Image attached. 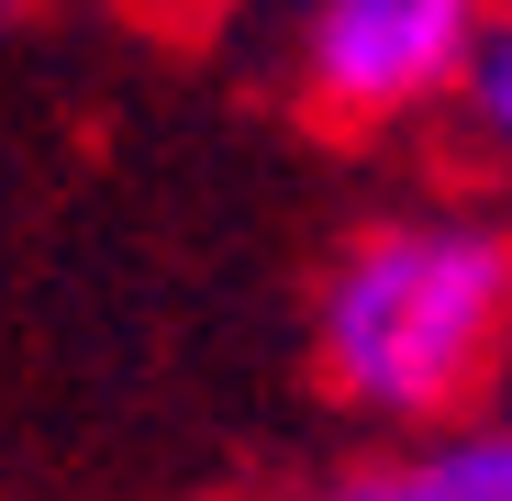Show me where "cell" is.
I'll return each mask as SVG.
<instances>
[{"label":"cell","mask_w":512,"mask_h":501,"mask_svg":"<svg viewBox=\"0 0 512 501\" xmlns=\"http://www.w3.org/2000/svg\"><path fill=\"white\" fill-rule=\"evenodd\" d=\"M457 123L479 134V156H490V167H512V0L490 12V34H479V56H468Z\"/></svg>","instance_id":"4"},{"label":"cell","mask_w":512,"mask_h":501,"mask_svg":"<svg viewBox=\"0 0 512 501\" xmlns=\"http://www.w3.org/2000/svg\"><path fill=\"white\" fill-rule=\"evenodd\" d=\"M301 501H446V490H435V468H423V446H412V457H357V468H334V479H312Z\"/></svg>","instance_id":"5"},{"label":"cell","mask_w":512,"mask_h":501,"mask_svg":"<svg viewBox=\"0 0 512 501\" xmlns=\"http://www.w3.org/2000/svg\"><path fill=\"white\" fill-rule=\"evenodd\" d=\"M423 468L446 501H512V412H468V424L423 435Z\"/></svg>","instance_id":"3"},{"label":"cell","mask_w":512,"mask_h":501,"mask_svg":"<svg viewBox=\"0 0 512 501\" xmlns=\"http://www.w3.org/2000/svg\"><path fill=\"white\" fill-rule=\"evenodd\" d=\"M501 0H301L290 34V90L301 112L379 134L468 90V56L490 34Z\"/></svg>","instance_id":"2"},{"label":"cell","mask_w":512,"mask_h":501,"mask_svg":"<svg viewBox=\"0 0 512 501\" xmlns=\"http://www.w3.org/2000/svg\"><path fill=\"white\" fill-rule=\"evenodd\" d=\"M512 357V234L479 212H390L312 279V368L379 435H446Z\"/></svg>","instance_id":"1"},{"label":"cell","mask_w":512,"mask_h":501,"mask_svg":"<svg viewBox=\"0 0 512 501\" xmlns=\"http://www.w3.org/2000/svg\"><path fill=\"white\" fill-rule=\"evenodd\" d=\"M12 12H34V0H0V23H12Z\"/></svg>","instance_id":"6"}]
</instances>
